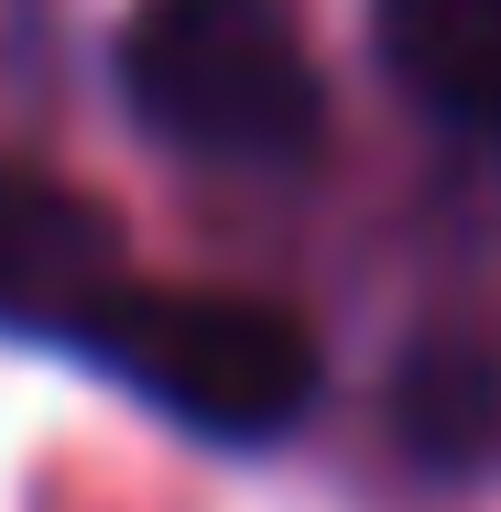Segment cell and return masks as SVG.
Returning <instances> with one entry per match:
<instances>
[{"mask_svg":"<svg viewBox=\"0 0 501 512\" xmlns=\"http://www.w3.org/2000/svg\"><path fill=\"white\" fill-rule=\"evenodd\" d=\"M120 88L153 142L197 164H305L327 88L284 0H131Z\"/></svg>","mask_w":501,"mask_h":512,"instance_id":"6da1fadb","label":"cell"},{"mask_svg":"<svg viewBox=\"0 0 501 512\" xmlns=\"http://www.w3.org/2000/svg\"><path fill=\"white\" fill-rule=\"evenodd\" d=\"M77 349H99L142 404H164L218 447H262L305 425L327 382L305 316L262 306V295H218V284H120Z\"/></svg>","mask_w":501,"mask_h":512,"instance_id":"7a4b0ae2","label":"cell"},{"mask_svg":"<svg viewBox=\"0 0 501 512\" xmlns=\"http://www.w3.org/2000/svg\"><path fill=\"white\" fill-rule=\"evenodd\" d=\"M120 284V218L44 164H0V327L88 338Z\"/></svg>","mask_w":501,"mask_h":512,"instance_id":"3957f363","label":"cell"},{"mask_svg":"<svg viewBox=\"0 0 501 512\" xmlns=\"http://www.w3.org/2000/svg\"><path fill=\"white\" fill-rule=\"evenodd\" d=\"M382 66L436 131L501 153V0H382Z\"/></svg>","mask_w":501,"mask_h":512,"instance_id":"277c9868","label":"cell"},{"mask_svg":"<svg viewBox=\"0 0 501 512\" xmlns=\"http://www.w3.org/2000/svg\"><path fill=\"white\" fill-rule=\"evenodd\" d=\"M403 447L425 469H491L501 458V349L425 338L403 360Z\"/></svg>","mask_w":501,"mask_h":512,"instance_id":"5b68a950","label":"cell"}]
</instances>
